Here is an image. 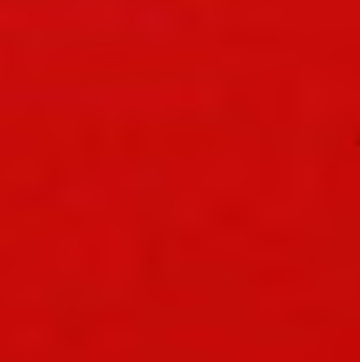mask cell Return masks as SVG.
<instances>
[{
    "label": "cell",
    "instance_id": "cell-1",
    "mask_svg": "<svg viewBox=\"0 0 360 362\" xmlns=\"http://www.w3.org/2000/svg\"><path fill=\"white\" fill-rule=\"evenodd\" d=\"M218 219L222 224H229V227H235V224H245L247 214L242 207H235V205H225L222 210H218Z\"/></svg>",
    "mask_w": 360,
    "mask_h": 362
}]
</instances>
